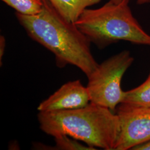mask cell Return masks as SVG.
Wrapping results in <instances>:
<instances>
[{
  "label": "cell",
  "instance_id": "3",
  "mask_svg": "<svg viewBox=\"0 0 150 150\" xmlns=\"http://www.w3.org/2000/svg\"><path fill=\"white\" fill-rule=\"evenodd\" d=\"M129 1L108 2L98 8H87L74 23L100 49L120 41L150 46V35L134 17Z\"/></svg>",
  "mask_w": 150,
  "mask_h": 150
},
{
  "label": "cell",
  "instance_id": "8",
  "mask_svg": "<svg viewBox=\"0 0 150 150\" xmlns=\"http://www.w3.org/2000/svg\"><path fill=\"white\" fill-rule=\"evenodd\" d=\"M122 103L150 107V70L148 77L144 83L134 88L125 91V97Z\"/></svg>",
  "mask_w": 150,
  "mask_h": 150
},
{
  "label": "cell",
  "instance_id": "7",
  "mask_svg": "<svg viewBox=\"0 0 150 150\" xmlns=\"http://www.w3.org/2000/svg\"><path fill=\"white\" fill-rule=\"evenodd\" d=\"M59 14L68 21L75 23L82 12L102 0H48Z\"/></svg>",
  "mask_w": 150,
  "mask_h": 150
},
{
  "label": "cell",
  "instance_id": "4",
  "mask_svg": "<svg viewBox=\"0 0 150 150\" xmlns=\"http://www.w3.org/2000/svg\"><path fill=\"white\" fill-rule=\"evenodd\" d=\"M134 61L128 50H123L98 64L87 79L90 102L112 111L123 101L125 91L121 87L123 75Z\"/></svg>",
  "mask_w": 150,
  "mask_h": 150
},
{
  "label": "cell",
  "instance_id": "9",
  "mask_svg": "<svg viewBox=\"0 0 150 150\" xmlns=\"http://www.w3.org/2000/svg\"><path fill=\"white\" fill-rule=\"evenodd\" d=\"M16 12L32 16L40 13L43 8L42 0H1Z\"/></svg>",
  "mask_w": 150,
  "mask_h": 150
},
{
  "label": "cell",
  "instance_id": "14",
  "mask_svg": "<svg viewBox=\"0 0 150 150\" xmlns=\"http://www.w3.org/2000/svg\"><path fill=\"white\" fill-rule=\"evenodd\" d=\"M122 1H123V0H110L109 2L111 3H113V4H118V3L121 2Z\"/></svg>",
  "mask_w": 150,
  "mask_h": 150
},
{
  "label": "cell",
  "instance_id": "6",
  "mask_svg": "<svg viewBox=\"0 0 150 150\" xmlns=\"http://www.w3.org/2000/svg\"><path fill=\"white\" fill-rule=\"evenodd\" d=\"M90 103L87 87L80 81L68 82L57 91L41 102L38 107L39 112L74 110L85 107Z\"/></svg>",
  "mask_w": 150,
  "mask_h": 150
},
{
  "label": "cell",
  "instance_id": "13",
  "mask_svg": "<svg viewBox=\"0 0 150 150\" xmlns=\"http://www.w3.org/2000/svg\"><path fill=\"white\" fill-rule=\"evenodd\" d=\"M136 3L138 5H143L150 3V0H136Z\"/></svg>",
  "mask_w": 150,
  "mask_h": 150
},
{
  "label": "cell",
  "instance_id": "11",
  "mask_svg": "<svg viewBox=\"0 0 150 150\" xmlns=\"http://www.w3.org/2000/svg\"><path fill=\"white\" fill-rule=\"evenodd\" d=\"M6 47V39L2 35L0 36V64L1 66L2 64V59L5 52Z\"/></svg>",
  "mask_w": 150,
  "mask_h": 150
},
{
  "label": "cell",
  "instance_id": "5",
  "mask_svg": "<svg viewBox=\"0 0 150 150\" xmlns=\"http://www.w3.org/2000/svg\"><path fill=\"white\" fill-rule=\"evenodd\" d=\"M116 109L120 128L113 150H132L150 141V107L121 103Z\"/></svg>",
  "mask_w": 150,
  "mask_h": 150
},
{
  "label": "cell",
  "instance_id": "2",
  "mask_svg": "<svg viewBox=\"0 0 150 150\" xmlns=\"http://www.w3.org/2000/svg\"><path fill=\"white\" fill-rule=\"evenodd\" d=\"M38 118L40 129L47 134L67 135L106 150H113L120 128L116 113L91 102L77 109L41 111Z\"/></svg>",
  "mask_w": 150,
  "mask_h": 150
},
{
  "label": "cell",
  "instance_id": "1",
  "mask_svg": "<svg viewBox=\"0 0 150 150\" xmlns=\"http://www.w3.org/2000/svg\"><path fill=\"white\" fill-rule=\"evenodd\" d=\"M42 1L43 8L40 13L28 16L16 12L17 20L30 38L54 54L59 67L75 66L88 78L99 64L91 53V42L48 0Z\"/></svg>",
  "mask_w": 150,
  "mask_h": 150
},
{
  "label": "cell",
  "instance_id": "10",
  "mask_svg": "<svg viewBox=\"0 0 150 150\" xmlns=\"http://www.w3.org/2000/svg\"><path fill=\"white\" fill-rule=\"evenodd\" d=\"M56 145L54 147L46 145L45 150H95L96 148L81 144L78 140L67 135H58L54 137Z\"/></svg>",
  "mask_w": 150,
  "mask_h": 150
},
{
  "label": "cell",
  "instance_id": "12",
  "mask_svg": "<svg viewBox=\"0 0 150 150\" xmlns=\"http://www.w3.org/2000/svg\"><path fill=\"white\" fill-rule=\"evenodd\" d=\"M132 150H150V141L138 145L132 149Z\"/></svg>",
  "mask_w": 150,
  "mask_h": 150
}]
</instances>
